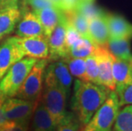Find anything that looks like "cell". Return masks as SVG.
Segmentation results:
<instances>
[{
  "mask_svg": "<svg viewBox=\"0 0 132 131\" xmlns=\"http://www.w3.org/2000/svg\"><path fill=\"white\" fill-rule=\"evenodd\" d=\"M111 90L102 85L76 79L71 110L82 126L85 125L108 98Z\"/></svg>",
  "mask_w": 132,
  "mask_h": 131,
  "instance_id": "cell-1",
  "label": "cell"
},
{
  "mask_svg": "<svg viewBox=\"0 0 132 131\" xmlns=\"http://www.w3.org/2000/svg\"><path fill=\"white\" fill-rule=\"evenodd\" d=\"M37 59L24 57L15 63L0 79V102L15 97Z\"/></svg>",
  "mask_w": 132,
  "mask_h": 131,
  "instance_id": "cell-2",
  "label": "cell"
},
{
  "mask_svg": "<svg viewBox=\"0 0 132 131\" xmlns=\"http://www.w3.org/2000/svg\"><path fill=\"white\" fill-rule=\"evenodd\" d=\"M120 106L115 91H111L89 121L81 128L80 131H112Z\"/></svg>",
  "mask_w": 132,
  "mask_h": 131,
  "instance_id": "cell-3",
  "label": "cell"
},
{
  "mask_svg": "<svg viewBox=\"0 0 132 131\" xmlns=\"http://www.w3.org/2000/svg\"><path fill=\"white\" fill-rule=\"evenodd\" d=\"M47 65V59L37 60L15 97L33 102H37L40 100L44 88V71Z\"/></svg>",
  "mask_w": 132,
  "mask_h": 131,
  "instance_id": "cell-4",
  "label": "cell"
},
{
  "mask_svg": "<svg viewBox=\"0 0 132 131\" xmlns=\"http://www.w3.org/2000/svg\"><path fill=\"white\" fill-rule=\"evenodd\" d=\"M68 97L65 91L57 87L44 85L40 101L58 125L67 113V100Z\"/></svg>",
  "mask_w": 132,
  "mask_h": 131,
  "instance_id": "cell-5",
  "label": "cell"
},
{
  "mask_svg": "<svg viewBox=\"0 0 132 131\" xmlns=\"http://www.w3.org/2000/svg\"><path fill=\"white\" fill-rule=\"evenodd\" d=\"M72 84V76L63 60H54L47 65L44 76V85L57 87L68 94Z\"/></svg>",
  "mask_w": 132,
  "mask_h": 131,
  "instance_id": "cell-6",
  "label": "cell"
},
{
  "mask_svg": "<svg viewBox=\"0 0 132 131\" xmlns=\"http://www.w3.org/2000/svg\"><path fill=\"white\" fill-rule=\"evenodd\" d=\"M38 102L12 97L3 102L2 109L8 121L29 123Z\"/></svg>",
  "mask_w": 132,
  "mask_h": 131,
  "instance_id": "cell-7",
  "label": "cell"
},
{
  "mask_svg": "<svg viewBox=\"0 0 132 131\" xmlns=\"http://www.w3.org/2000/svg\"><path fill=\"white\" fill-rule=\"evenodd\" d=\"M66 30L67 19L64 15L58 22L55 28L48 38L49 43V58L48 59L54 61L64 59L67 56V49L66 46Z\"/></svg>",
  "mask_w": 132,
  "mask_h": 131,
  "instance_id": "cell-8",
  "label": "cell"
},
{
  "mask_svg": "<svg viewBox=\"0 0 132 131\" xmlns=\"http://www.w3.org/2000/svg\"><path fill=\"white\" fill-rule=\"evenodd\" d=\"M94 54L97 59L99 68L98 84L114 91L116 86L113 77V55L106 46H97Z\"/></svg>",
  "mask_w": 132,
  "mask_h": 131,
  "instance_id": "cell-9",
  "label": "cell"
},
{
  "mask_svg": "<svg viewBox=\"0 0 132 131\" xmlns=\"http://www.w3.org/2000/svg\"><path fill=\"white\" fill-rule=\"evenodd\" d=\"M16 37L18 45L23 52L25 57H32L37 60L49 58V43L44 35L34 37Z\"/></svg>",
  "mask_w": 132,
  "mask_h": 131,
  "instance_id": "cell-10",
  "label": "cell"
},
{
  "mask_svg": "<svg viewBox=\"0 0 132 131\" xmlns=\"http://www.w3.org/2000/svg\"><path fill=\"white\" fill-rule=\"evenodd\" d=\"M15 36L20 38L44 35V28L37 14L26 6L21 9V17L15 27Z\"/></svg>",
  "mask_w": 132,
  "mask_h": 131,
  "instance_id": "cell-11",
  "label": "cell"
},
{
  "mask_svg": "<svg viewBox=\"0 0 132 131\" xmlns=\"http://www.w3.org/2000/svg\"><path fill=\"white\" fill-rule=\"evenodd\" d=\"M25 55L18 45L15 36L4 39L0 43V79L7 71Z\"/></svg>",
  "mask_w": 132,
  "mask_h": 131,
  "instance_id": "cell-12",
  "label": "cell"
},
{
  "mask_svg": "<svg viewBox=\"0 0 132 131\" xmlns=\"http://www.w3.org/2000/svg\"><path fill=\"white\" fill-rule=\"evenodd\" d=\"M109 38L127 39L132 38V24L125 17L113 14H106Z\"/></svg>",
  "mask_w": 132,
  "mask_h": 131,
  "instance_id": "cell-13",
  "label": "cell"
},
{
  "mask_svg": "<svg viewBox=\"0 0 132 131\" xmlns=\"http://www.w3.org/2000/svg\"><path fill=\"white\" fill-rule=\"evenodd\" d=\"M89 39L98 46H106L109 39V32L106 23V13L88 20Z\"/></svg>",
  "mask_w": 132,
  "mask_h": 131,
  "instance_id": "cell-14",
  "label": "cell"
},
{
  "mask_svg": "<svg viewBox=\"0 0 132 131\" xmlns=\"http://www.w3.org/2000/svg\"><path fill=\"white\" fill-rule=\"evenodd\" d=\"M31 129L37 131H56L57 124L39 100L32 116Z\"/></svg>",
  "mask_w": 132,
  "mask_h": 131,
  "instance_id": "cell-15",
  "label": "cell"
},
{
  "mask_svg": "<svg viewBox=\"0 0 132 131\" xmlns=\"http://www.w3.org/2000/svg\"><path fill=\"white\" fill-rule=\"evenodd\" d=\"M44 28V35L48 38L63 15V11L55 6L44 8L35 12Z\"/></svg>",
  "mask_w": 132,
  "mask_h": 131,
  "instance_id": "cell-16",
  "label": "cell"
},
{
  "mask_svg": "<svg viewBox=\"0 0 132 131\" xmlns=\"http://www.w3.org/2000/svg\"><path fill=\"white\" fill-rule=\"evenodd\" d=\"M21 17V9L14 6L0 10V40L15 30Z\"/></svg>",
  "mask_w": 132,
  "mask_h": 131,
  "instance_id": "cell-17",
  "label": "cell"
},
{
  "mask_svg": "<svg viewBox=\"0 0 132 131\" xmlns=\"http://www.w3.org/2000/svg\"><path fill=\"white\" fill-rule=\"evenodd\" d=\"M113 77L115 89L121 87L132 80V65L130 61L115 58L113 55Z\"/></svg>",
  "mask_w": 132,
  "mask_h": 131,
  "instance_id": "cell-18",
  "label": "cell"
},
{
  "mask_svg": "<svg viewBox=\"0 0 132 131\" xmlns=\"http://www.w3.org/2000/svg\"><path fill=\"white\" fill-rule=\"evenodd\" d=\"M106 49L115 58L130 61L132 58L130 47V40L109 38L106 44Z\"/></svg>",
  "mask_w": 132,
  "mask_h": 131,
  "instance_id": "cell-19",
  "label": "cell"
},
{
  "mask_svg": "<svg viewBox=\"0 0 132 131\" xmlns=\"http://www.w3.org/2000/svg\"><path fill=\"white\" fill-rule=\"evenodd\" d=\"M64 15L66 16L67 21L77 30V32L83 38H86L89 39L88 20L85 16H83L76 10L71 11H66V12H64Z\"/></svg>",
  "mask_w": 132,
  "mask_h": 131,
  "instance_id": "cell-20",
  "label": "cell"
},
{
  "mask_svg": "<svg viewBox=\"0 0 132 131\" xmlns=\"http://www.w3.org/2000/svg\"><path fill=\"white\" fill-rule=\"evenodd\" d=\"M97 46L98 45H96L90 39L86 38H83L82 40L77 45L69 49L67 57L85 59V58L90 56L91 55L94 54Z\"/></svg>",
  "mask_w": 132,
  "mask_h": 131,
  "instance_id": "cell-21",
  "label": "cell"
},
{
  "mask_svg": "<svg viewBox=\"0 0 132 131\" xmlns=\"http://www.w3.org/2000/svg\"><path fill=\"white\" fill-rule=\"evenodd\" d=\"M114 131H132V105L119 110L113 124Z\"/></svg>",
  "mask_w": 132,
  "mask_h": 131,
  "instance_id": "cell-22",
  "label": "cell"
},
{
  "mask_svg": "<svg viewBox=\"0 0 132 131\" xmlns=\"http://www.w3.org/2000/svg\"><path fill=\"white\" fill-rule=\"evenodd\" d=\"M61 60L65 61L70 73H71L72 77H77V79L86 81L85 59L66 57Z\"/></svg>",
  "mask_w": 132,
  "mask_h": 131,
  "instance_id": "cell-23",
  "label": "cell"
},
{
  "mask_svg": "<svg viewBox=\"0 0 132 131\" xmlns=\"http://www.w3.org/2000/svg\"><path fill=\"white\" fill-rule=\"evenodd\" d=\"M81 127L82 125L73 112L67 111L63 118L58 124L56 131H80Z\"/></svg>",
  "mask_w": 132,
  "mask_h": 131,
  "instance_id": "cell-24",
  "label": "cell"
},
{
  "mask_svg": "<svg viewBox=\"0 0 132 131\" xmlns=\"http://www.w3.org/2000/svg\"><path fill=\"white\" fill-rule=\"evenodd\" d=\"M85 71L86 81L98 84L99 68H98V61L95 54L85 58Z\"/></svg>",
  "mask_w": 132,
  "mask_h": 131,
  "instance_id": "cell-25",
  "label": "cell"
},
{
  "mask_svg": "<svg viewBox=\"0 0 132 131\" xmlns=\"http://www.w3.org/2000/svg\"><path fill=\"white\" fill-rule=\"evenodd\" d=\"M75 10L78 11V13L81 14L83 16L89 20V19L95 17V16L100 15L104 13V11L95 6L94 3H78L76 5Z\"/></svg>",
  "mask_w": 132,
  "mask_h": 131,
  "instance_id": "cell-26",
  "label": "cell"
},
{
  "mask_svg": "<svg viewBox=\"0 0 132 131\" xmlns=\"http://www.w3.org/2000/svg\"><path fill=\"white\" fill-rule=\"evenodd\" d=\"M120 107L132 105V80L121 87L115 89Z\"/></svg>",
  "mask_w": 132,
  "mask_h": 131,
  "instance_id": "cell-27",
  "label": "cell"
},
{
  "mask_svg": "<svg viewBox=\"0 0 132 131\" xmlns=\"http://www.w3.org/2000/svg\"><path fill=\"white\" fill-rule=\"evenodd\" d=\"M83 37L77 32L73 27L67 21V30H66V46L67 49V54L70 49L73 48L82 40Z\"/></svg>",
  "mask_w": 132,
  "mask_h": 131,
  "instance_id": "cell-28",
  "label": "cell"
},
{
  "mask_svg": "<svg viewBox=\"0 0 132 131\" xmlns=\"http://www.w3.org/2000/svg\"><path fill=\"white\" fill-rule=\"evenodd\" d=\"M29 123L6 121L0 125V131H28Z\"/></svg>",
  "mask_w": 132,
  "mask_h": 131,
  "instance_id": "cell-29",
  "label": "cell"
},
{
  "mask_svg": "<svg viewBox=\"0 0 132 131\" xmlns=\"http://www.w3.org/2000/svg\"><path fill=\"white\" fill-rule=\"evenodd\" d=\"M23 5L34 12H37L44 8L55 6L50 0H23Z\"/></svg>",
  "mask_w": 132,
  "mask_h": 131,
  "instance_id": "cell-30",
  "label": "cell"
},
{
  "mask_svg": "<svg viewBox=\"0 0 132 131\" xmlns=\"http://www.w3.org/2000/svg\"><path fill=\"white\" fill-rule=\"evenodd\" d=\"M77 4H78V0H62L63 12L75 10Z\"/></svg>",
  "mask_w": 132,
  "mask_h": 131,
  "instance_id": "cell-31",
  "label": "cell"
},
{
  "mask_svg": "<svg viewBox=\"0 0 132 131\" xmlns=\"http://www.w3.org/2000/svg\"><path fill=\"white\" fill-rule=\"evenodd\" d=\"M19 6V0H0V10Z\"/></svg>",
  "mask_w": 132,
  "mask_h": 131,
  "instance_id": "cell-32",
  "label": "cell"
},
{
  "mask_svg": "<svg viewBox=\"0 0 132 131\" xmlns=\"http://www.w3.org/2000/svg\"><path fill=\"white\" fill-rule=\"evenodd\" d=\"M55 7L60 9L61 10L63 11V5H62V0H50Z\"/></svg>",
  "mask_w": 132,
  "mask_h": 131,
  "instance_id": "cell-33",
  "label": "cell"
},
{
  "mask_svg": "<svg viewBox=\"0 0 132 131\" xmlns=\"http://www.w3.org/2000/svg\"><path fill=\"white\" fill-rule=\"evenodd\" d=\"M2 102H0V125L4 124L5 122L8 121L6 118H5L4 114V111H3V109H2Z\"/></svg>",
  "mask_w": 132,
  "mask_h": 131,
  "instance_id": "cell-34",
  "label": "cell"
},
{
  "mask_svg": "<svg viewBox=\"0 0 132 131\" xmlns=\"http://www.w3.org/2000/svg\"><path fill=\"white\" fill-rule=\"evenodd\" d=\"M78 3H95V0H78Z\"/></svg>",
  "mask_w": 132,
  "mask_h": 131,
  "instance_id": "cell-35",
  "label": "cell"
},
{
  "mask_svg": "<svg viewBox=\"0 0 132 131\" xmlns=\"http://www.w3.org/2000/svg\"><path fill=\"white\" fill-rule=\"evenodd\" d=\"M130 64H131V65H132V58H131V59H130Z\"/></svg>",
  "mask_w": 132,
  "mask_h": 131,
  "instance_id": "cell-36",
  "label": "cell"
},
{
  "mask_svg": "<svg viewBox=\"0 0 132 131\" xmlns=\"http://www.w3.org/2000/svg\"><path fill=\"white\" fill-rule=\"evenodd\" d=\"M32 131H37V130H32Z\"/></svg>",
  "mask_w": 132,
  "mask_h": 131,
  "instance_id": "cell-37",
  "label": "cell"
},
{
  "mask_svg": "<svg viewBox=\"0 0 132 131\" xmlns=\"http://www.w3.org/2000/svg\"><path fill=\"white\" fill-rule=\"evenodd\" d=\"M113 131H114V130H113Z\"/></svg>",
  "mask_w": 132,
  "mask_h": 131,
  "instance_id": "cell-38",
  "label": "cell"
}]
</instances>
